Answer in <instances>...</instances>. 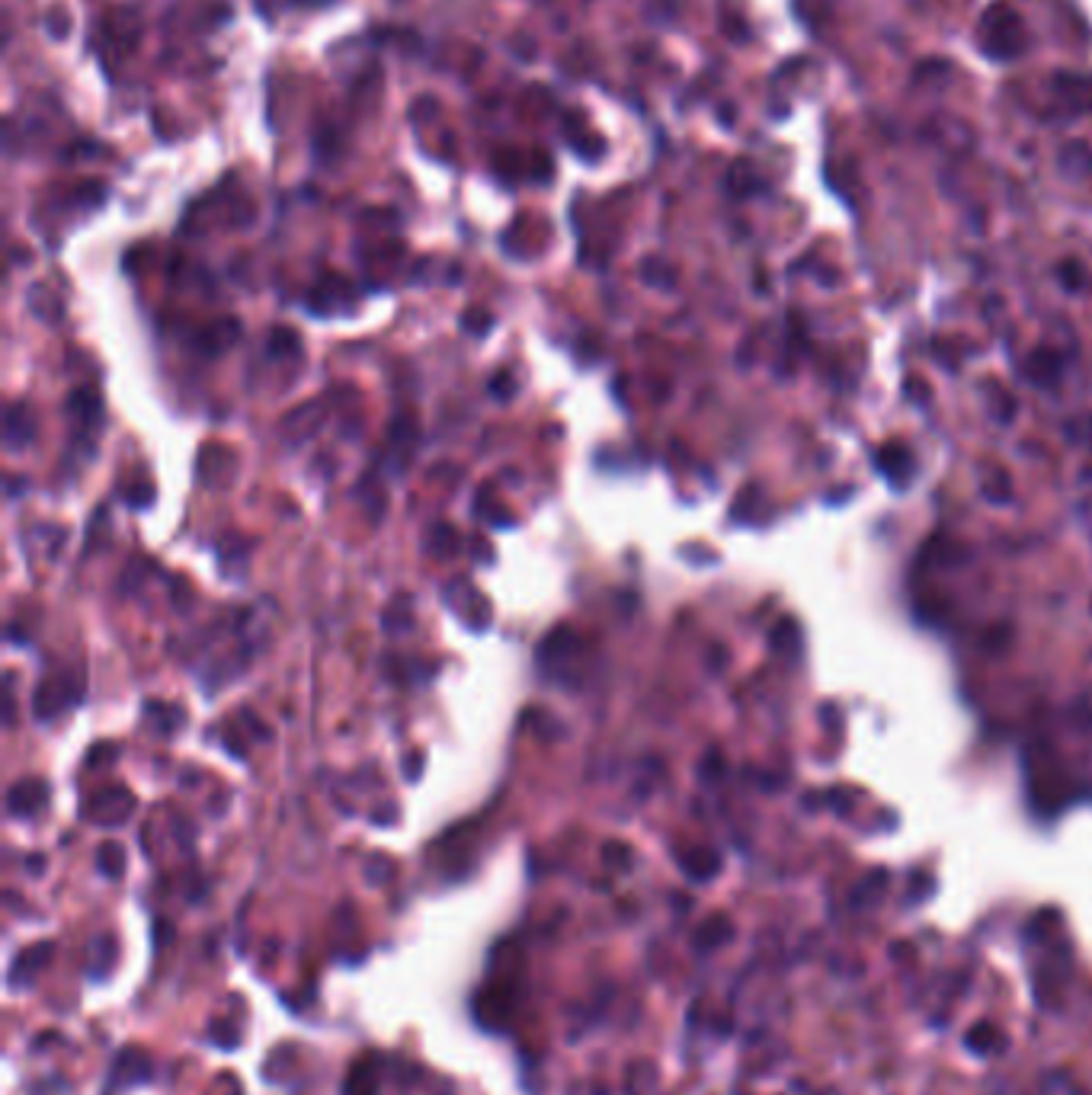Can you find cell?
Here are the masks:
<instances>
[{"label":"cell","mask_w":1092,"mask_h":1095,"mask_svg":"<svg viewBox=\"0 0 1092 1095\" xmlns=\"http://www.w3.org/2000/svg\"><path fill=\"white\" fill-rule=\"evenodd\" d=\"M981 45L990 58H1016L1025 49V26L1009 4H993L981 16Z\"/></svg>","instance_id":"6da1fadb"},{"label":"cell","mask_w":1092,"mask_h":1095,"mask_svg":"<svg viewBox=\"0 0 1092 1095\" xmlns=\"http://www.w3.org/2000/svg\"><path fill=\"white\" fill-rule=\"evenodd\" d=\"M55 955V945L52 942H36L32 948L20 951L10 964V986H26L36 980V974L42 971L45 964L52 961Z\"/></svg>","instance_id":"7a4b0ae2"},{"label":"cell","mask_w":1092,"mask_h":1095,"mask_svg":"<svg viewBox=\"0 0 1092 1095\" xmlns=\"http://www.w3.org/2000/svg\"><path fill=\"white\" fill-rule=\"evenodd\" d=\"M151 1076H155V1064L145 1051H135V1047L122 1051L112 1064V1082L116 1086H141Z\"/></svg>","instance_id":"3957f363"},{"label":"cell","mask_w":1092,"mask_h":1095,"mask_svg":"<svg viewBox=\"0 0 1092 1095\" xmlns=\"http://www.w3.org/2000/svg\"><path fill=\"white\" fill-rule=\"evenodd\" d=\"M45 801H49V788H45L42 781H30V779L13 785L7 795V807H10V814H16V817H32V814L42 811Z\"/></svg>","instance_id":"277c9868"},{"label":"cell","mask_w":1092,"mask_h":1095,"mask_svg":"<svg viewBox=\"0 0 1092 1095\" xmlns=\"http://www.w3.org/2000/svg\"><path fill=\"white\" fill-rule=\"evenodd\" d=\"M382 1089V1073H378V1060L368 1054V1057L356 1060L343 1082V1095H378Z\"/></svg>","instance_id":"5b68a950"},{"label":"cell","mask_w":1092,"mask_h":1095,"mask_svg":"<svg viewBox=\"0 0 1092 1095\" xmlns=\"http://www.w3.org/2000/svg\"><path fill=\"white\" fill-rule=\"evenodd\" d=\"M1061 170L1070 180H1089L1092 176V147L1083 141H1070L1061 151Z\"/></svg>","instance_id":"8992f818"},{"label":"cell","mask_w":1092,"mask_h":1095,"mask_svg":"<svg viewBox=\"0 0 1092 1095\" xmlns=\"http://www.w3.org/2000/svg\"><path fill=\"white\" fill-rule=\"evenodd\" d=\"M731 932L733 929L724 916H711V920L696 932V945L702 951H711V948H718V945H724L727 939H731Z\"/></svg>","instance_id":"52a82bcc"},{"label":"cell","mask_w":1092,"mask_h":1095,"mask_svg":"<svg viewBox=\"0 0 1092 1095\" xmlns=\"http://www.w3.org/2000/svg\"><path fill=\"white\" fill-rule=\"evenodd\" d=\"M964 1041H968V1047L974 1054H997L999 1047H1003V1035H999V1028H993L990 1022L974 1025Z\"/></svg>","instance_id":"ba28073f"},{"label":"cell","mask_w":1092,"mask_h":1095,"mask_svg":"<svg viewBox=\"0 0 1092 1095\" xmlns=\"http://www.w3.org/2000/svg\"><path fill=\"white\" fill-rule=\"evenodd\" d=\"M682 871H686L689 877H696V881H708V877L718 871V855L698 849V852H692V855H686V859H682Z\"/></svg>","instance_id":"9c48e42d"},{"label":"cell","mask_w":1092,"mask_h":1095,"mask_svg":"<svg viewBox=\"0 0 1092 1095\" xmlns=\"http://www.w3.org/2000/svg\"><path fill=\"white\" fill-rule=\"evenodd\" d=\"M96 865H100V871H103L106 877L116 881V877H122V868H125V849L119 846V842H103L100 852H96Z\"/></svg>","instance_id":"30bf717a"},{"label":"cell","mask_w":1092,"mask_h":1095,"mask_svg":"<svg viewBox=\"0 0 1092 1095\" xmlns=\"http://www.w3.org/2000/svg\"><path fill=\"white\" fill-rule=\"evenodd\" d=\"M209 1041H212L215 1047H221V1051H235V1047L241 1045V1035H237V1028H231L227 1022H221V1025H212Z\"/></svg>","instance_id":"8fae6325"}]
</instances>
